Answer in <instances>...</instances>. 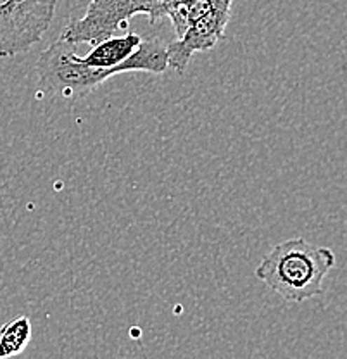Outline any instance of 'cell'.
I'll return each mask as SVG.
<instances>
[{"mask_svg": "<svg viewBox=\"0 0 347 359\" xmlns=\"http://www.w3.org/2000/svg\"><path fill=\"white\" fill-rule=\"evenodd\" d=\"M32 321L26 316H16L0 328V359L21 354L32 340Z\"/></svg>", "mask_w": 347, "mask_h": 359, "instance_id": "6", "label": "cell"}, {"mask_svg": "<svg viewBox=\"0 0 347 359\" xmlns=\"http://www.w3.org/2000/svg\"><path fill=\"white\" fill-rule=\"evenodd\" d=\"M334 266V250L296 237L275 245L256 268V276L283 301L301 304L323 294L325 276Z\"/></svg>", "mask_w": 347, "mask_h": 359, "instance_id": "2", "label": "cell"}, {"mask_svg": "<svg viewBox=\"0 0 347 359\" xmlns=\"http://www.w3.org/2000/svg\"><path fill=\"white\" fill-rule=\"evenodd\" d=\"M57 0H0V57L28 52L43 39Z\"/></svg>", "mask_w": 347, "mask_h": 359, "instance_id": "5", "label": "cell"}, {"mask_svg": "<svg viewBox=\"0 0 347 359\" xmlns=\"http://www.w3.org/2000/svg\"><path fill=\"white\" fill-rule=\"evenodd\" d=\"M161 39L144 40L126 29L125 35L107 36L93 43L85 55L76 54V45L59 36L40 54L35 65L43 88L64 97L87 95L109 78L121 73L161 74L168 69V50Z\"/></svg>", "mask_w": 347, "mask_h": 359, "instance_id": "1", "label": "cell"}, {"mask_svg": "<svg viewBox=\"0 0 347 359\" xmlns=\"http://www.w3.org/2000/svg\"><path fill=\"white\" fill-rule=\"evenodd\" d=\"M170 0H90L81 18L73 20L61 39L73 45H93L113 36L121 28L128 29L132 18L145 14L152 25L164 20Z\"/></svg>", "mask_w": 347, "mask_h": 359, "instance_id": "4", "label": "cell"}, {"mask_svg": "<svg viewBox=\"0 0 347 359\" xmlns=\"http://www.w3.org/2000/svg\"><path fill=\"white\" fill-rule=\"evenodd\" d=\"M233 0H170L164 18L177 39L166 45L168 66L185 73L197 52H207L225 39Z\"/></svg>", "mask_w": 347, "mask_h": 359, "instance_id": "3", "label": "cell"}]
</instances>
